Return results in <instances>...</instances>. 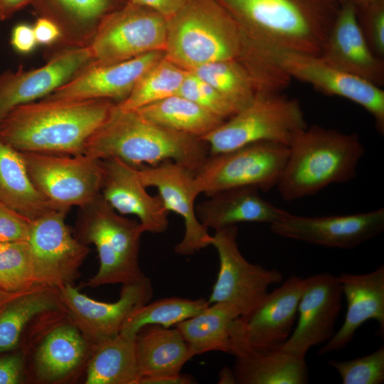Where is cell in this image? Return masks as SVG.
Listing matches in <instances>:
<instances>
[{
  "mask_svg": "<svg viewBox=\"0 0 384 384\" xmlns=\"http://www.w3.org/2000/svg\"><path fill=\"white\" fill-rule=\"evenodd\" d=\"M186 73L164 57L139 79L128 97L117 104L122 109L136 110L176 95Z\"/></svg>",
  "mask_w": 384,
  "mask_h": 384,
  "instance_id": "obj_36",
  "label": "cell"
},
{
  "mask_svg": "<svg viewBox=\"0 0 384 384\" xmlns=\"http://www.w3.org/2000/svg\"><path fill=\"white\" fill-rule=\"evenodd\" d=\"M164 57L187 71L225 60H240L259 75L275 68L270 54L246 37L217 0H187L167 20Z\"/></svg>",
  "mask_w": 384,
  "mask_h": 384,
  "instance_id": "obj_1",
  "label": "cell"
},
{
  "mask_svg": "<svg viewBox=\"0 0 384 384\" xmlns=\"http://www.w3.org/2000/svg\"><path fill=\"white\" fill-rule=\"evenodd\" d=\"M11 44L20 53H31L37 45L33 26L28 23L15 26L11 32Z\"/></svg>",
  "mask_w": 384,
  "mask_h": 384,
  "instance_id": "obj_42",
  "label": "cell"
},
{
  "mask_svg": "<svg viewBox=\"0 0 384 384\" xmlns=\"http://www.w3.org/2000/svg\"><path fill=\"white\" fill-rule=\"evenodd\" d=\"M177 95L195 102L225 121L237 113L216 90L191 71H187Z\"/></svg>",
  "mask_w": 384,
  "mask_h": 384,
  "instance_id": "obj_39",
  "label": "cell"
},
{
  "mask_svg": "<svg viewBox=\"0 0 384 384\" xmlns=\"http://www.w3.org/2000/svg\"><path fill=\"white\" fill-rule=\"evenodd\" d=\"M83 154L101 160L117 158L136 168L170 160L193 174L209 155L203 140L151 122L117 104L87 139Z\"/></svg>",
  "mask_w": 384,
  "mask_h": 384,
  "instance_id": "obj_4",
  "label": "cell"
},
{
  "mask_svg": "<svg viewBox=\"0 0 384 384\" xmlns=\"http://www.w3.org/2000/svg\"><path fill=\"white\" fill-rule=\"evenodd\" d=\"M92 63L89 47L61 50L34 70L22 67L0 75V122L15 107L43 98L64 85Z\"/></svg>",
  "mask_w": 384,
  "mask_h": 384,
  "instance_id": "obj_18",
  "label": "cell"
},
{
  "mask_svg": "<svg viewBox=\"0 0 384 384\" xmlns=\"http://www.w3.org/2000/svg\"><path fill=\"white\" fill-rule=\"evenodd\" d=\"M144 232L139 221L117 213L101 193L80 208L74 235L86 245H95L100 261L97 273L85 285L124 284L147 278L139 264Z\"/></svg>",
  "mask_w": 384,
  "mask_h": 384,
  "instance_id": "obj_6",
  "label": "cell"
},
{
  "mask_svg": "<svg viewBox=\"0 0 384 384\" xmlns=\"http://www.w3.org/2000/svg\"><path fill=\"white\" fill-rule=\"evenodd\" d=\"M167 19L129 0L101 22L88 46L91 66L112 65L153 51H164Z\"/></svg>",
  "mask_w": 384,
  "mask_h": 384,
  "instance_id": "obj_8",
  "label": "cell"
},
{
  "mask_svg": "<svg viewBox=\"0 0 384 384\" xmlns=\"http://www.w3.org/2000/svg\"><path fill=\"white\" fill-rule=\"evenodd\" d=\"M133 3L150 8L167 20L174 16L187 0H129Z\"/></svg>",
  "mask_w": 384,
  "mask_h": 384,
  "instance_id": "obj_45",
  "label": "cell"
},
{
  "mask_svg": "<svg viewBox=\"0 0 384 384\" xmlns=\"http://www.w3.org/2000/svg\"><path fill=\"white\" fill-rule=\"evenodd\" d=\"M22 360L19 356L0 358V384H16L19 382Z\"/></svg>",
  "mask_w": 384,
  "mask_h": 384,
  "instance_id": "obj_44",
  "label": "cell"
},
{
  "mask_svg": "<svg viewBox=\"0 0 384 384\" xmlns=\"http://www.w3.org/2000/svg\"><path fill=\"white\" fill-rule=\"evenodd\" d=\"M307 127L299 100L281 92L259 93L249 105L201 139L212 156L259 142L289 146Z\"/></svg>",
  "mask_w": 384,
  "mask_h": 384,
  "instance_id": "obj_7",
  "label": "cell"
},
{
  "mask_svg": "<svg viewBox=\"0 0 384 384\" xmlns=\"http://www.w3.org/2000/svg\"><path fill=\"white\" fill-rule=\"evenodd\" d=\"M210 304L203 298L191 299L178 297H165L149 302L132 311L126 319L119 334L135 338L146 326L171 327L189 319Z\"/></svg>",
  "mask_w": 384,
  "mask_h": 384,
  "instance_id": "obj_35",
  "label": "cell"
},
{
  "mask_svg": "<svg viewBox=\"0 0 384 384\" xmlns=\"http://www.w3.org/2000/svg\"><path fill=\"white\" fill-rule=\"evenodd\" d=\"M288 156V146L272 142L247 144L224 153L208 155L194 174L201 193L254 186L268 191L277 186Z\"/></svg>",
  "mask_w": 384,
  "mask_h": 384,
  "instance_id": "obj_9",
  "label": "cell"
},
{
  "mask_svg": "<svg viewBox=\"0 0 384 384\" xmlns=\"http://www.w3.org/2000/svg\"><path fill=\"white\" fill-rule=\"evenodd\" d=\"M272 55L291 79L307 83L323 94L343 97L361 106L373 116L378 132L384 134V91L380 87L336 68L319 55L294 52Z\"/></svg>",
  "mask_w": 384,
  "mask_h": 384,
  "instance_id": "obj_13",
  "label": "cell"
},
{
  "mask_svg": "<svg viewBox=\"0 0 384 384\" xmlns=\"http://www.w3.org/2000/svg\"><path fill=\"white\" fill-rule=\"evenodd\" d=\"M135 347L139 380L179 375L194 356L176 327L146 326L136 335Z\"/></svg>",
  "mask_w": 384,
  "mask_h": 384,
  "instance_id": "obj_27",
  "label": "cell"
},
{
  "mask_svg": "<svg viewBox=\"0 0 384 384\" xmlns=\"http://www.w3.org/2000/svg\"><path fill=\"white\" fill-rule=\"evenodd\" d=\"M280 237L328 247L351 249L384 230V208L341 215L300 216L288 213L271 224Z\"/></svg>",
  "mask_w": 384,
  "mask_h": 384,
  "instance_id": "obj_16",
  "label": "cell"
},
{
  "mask_svg": "<svg viewBox=\"0 0 384 384\" xmlns=\"http://www.w3.org/2000/svg\"><path fill=\"white\" fill-rule=\"evenodd\" d=\"M164 57V51H153L112 65H90L70 81L42 99H107L118 100L121 102L128 97L139 79Z\"/></svg>",
  "mask_w": 384,
  "mask_h": 384,
  "instance_id": "obj_21",
  "label": "cell"
},
{
  "mask_svg": "<svg viewBox=\"0 0 384 384\" xmlns=\"http://www.w3.org/2000/svg\"><path fill=\"white\" fill-rule=\"evenodd\" d=\"M319 55L336 68L378 87L384 83L383 60L370 48L351 1L341 3Z\"/></svg>",
  "mask_w": 384,
  "mask_h": 384,
  "instance_id": "obj_20",
  "label": "cell"
},
{
  "mask_svg": "<svg viewBox=\"0 0 384 384\" xmlns=\"http://www.w3.org/2000/svg\"><path fill=\"white\" fill-rule=\"evenodd\" d=\"M128 0H33L31 4L38 17L52 21L61 38L46 55L50 58L66 49L90 46L102 20Z\"/></svg>",
  "mask_w": 384,
  "mask_h": 384,
  "instance_id": "obj_24",
  "label": "cell"
},
{
  "mask_svg": "<svg viewBox=\"0 0 384 384\" xmlns=\"http://www.w3.org/2000/svg\"><path fill=\"white\" fill-rule=\"evenodd\" d=\"M37 44L52 47L61 38V33L57 25L52 21L38 17L33 26Z\"/></svg>",
  "mask_w": 384,
  "mask_h": 384,
  "instance_id": "obj_43",
  "label": "cell"
},
{
  "mask_svg": "<svg viewBox=\"0 0 384 384\" xmlns=\"http://www.w3.org/2000/svg\"><path fill=\"white\" fill-rule=\"evenodd\" d=\"M254 44L270 52L320 55L336 16L329 0H217Z\"/></svg>",
  "mask_w": 384,
  "mask_h": 384,
  "instance_id": "obj_3",
  "label": "cell"
},
{
  "mask_svg": "<svg viewBox=\"0 0 384 384\" xmlns=\"http://www.w3.org/2000/svg\"><path fill=\"white\" fill-rule=\"evenodd\" d=\"M55 288L34 284L0 314V353L13 349L26 325L36 316L63 306Z\"/></svg>",
  "mask_w": 384,
  "mask_h": 384,
  "instance_id": "obj_34",
  "label": "cell"
},
{
  "mask_svg": "<svg viewBox=\"0 0 384 384\" xmlns=\"http://www.w3.org/2000/svg\"><path fill=\"white\" fill-rule=\"evenodd\" d=\"M254 186L225 189L208 196L196 206L200 222L218 230L240 223L273 224L288 212L264 200Z\"/></svg>",
  "mask_w": 384,
  "mask_h": 384,
  "instance_id": "obj_26",
  "label": "cell"
},
{
  "mask_svg": "<svg viewBox=\"0 0 384 384\" xmlns=\"http://www.w3.org/2000/svg\"><path fill=\"white\" fill-rule=\"evenodd\" d=\"M32 221L0 203V242L27 240Z\"/></svg>",
  "mask_w": 384,
  "mask_h": 384,
  "instance_id": "obj_41",
  "label": "cell"
},
{
  "mask_svg": "<svg viewBox=\"0 0 384 384\" xmlns=\"http://www.w3.org/2000/svg\"><path fill=\"white\" fill-rule=\"evenodd\" d=\"M114 302L92 299L71 284L57 289L59 299L74 325L93 346L119 334L130 314L150 302L153 287L149 279L122 284Z\"/></svg>",
  "mask_w": 384,
  "mask_h": 384,
  "instance_id": "obj_14",
  "label": "cell"
},
{
  "mask_svg": "<svg viewBox=\"0 0 384 384\" xmlns=\"http://www.w3.org/2000/svg\"><path fill=\"white\" fill-rule=\"evenodd\" d=\"M195 381L192 376L180 373L173 376L140 378L137 384H192L196 383Z\"/></svg>",
  "mask_w": 384,
  "mask_h": 384,
  "instance_id": "obj_46",
  "label": "cell"
},
{
  "mask_svg": "<svg viewBox=\"0 0 384 384\" xmlns=\"http://www.w3.org/2000/svg\"><path fill=\"white\" fill-rule=\"evenodd\" d=\"M33 0H0V21L11 18L15 13L28 5Z\"/></svg>",
  "mask_w": 384,
  "mask_h": 384,
  "instance_id": "obj_47",
  "label": "cell"
},
{
  "mask_svg": "<svg viewBox=\"0 0 384 384\" xmlns=\"http://www.w3.org/2000/svg\"><path fill=\"white\" fill-rule=\"evenodd\" d=\"M102 164L103 198L119 214L136 215L145 232H165L169 212L159 196L148 193L138 169L117 158L103 159Z\"/></svg>",
  "mask_w": 384,
  "mask_h": 384,
  "instance_id": "obj_22",
  "label": "cell"
},
{
  "mask_svg": "<svg viewBox=\"0 0 384 384\" xmlns=\"http://www.w3.org/2000/svg\"><path fill=\"white\" fill-rule=\"evenodd\" d=\"M364 154L356 134L307 127L289 145L277 187L287 201L314 195L331 184L353 179Z\"/></svg>",
  "mask_w": 384,
  "mask_h": 384,
  "instance_id": "obj_5",
  "label": "cell"
},
{
  "mask_svg": "<svg viewBox=\"0 0 384 384\" xmlns=\"http://www.w3.org/2000/svg\"><path fill=\"white\" fill-rule=\"evenodd\" d=\"M86 344V339L75 325L56 327L46 337L36 353L38 375L46 380L66 376L82 361Z\"/></svg>",
  "mask_w": 384,
  "mask_h": 384,
  "instance_id": "obj_33",
  "label": "cell"
},
{
  "mask_svg": "<svg viewBox=\"0 0 384 384\" xmlns=\"http://www.w3.org/2000/svg\"><path fill=\"white\" fill-rule=\"evenodd\" d=\"M139 378L135 338L119 334L94 346L85 383L137 384Z\"/></svg>",
  "mask_w": 384,
  "mask_h": 384,
  "instance_id": "obj_30",
  "label": "cell"
},
{
  "mask_svg": "<svg viewBox=\"0 0 384 384\" xmlns=\"http://www.w3.org/2000/svg\"><path fill=\"white\" fill-rule=\"evenodd\" d=\"M238 230L233 225L215 230L211 245L217 250L219 270L208 303H227L245 317L253 311L268 293L269 287L282 280L275 269L247 261L240 251Z\"/></svg>",
  "mask_w": 384,
  "mask_h": 384,
  "instance_id": "obj_11",
  "label": "cell"
},
{
  "mask_svg": "<svg viewBox=\"0 0 384 384\" xmlns=\"http://www.w3.org/2000/svg\"><path fill=\"white\" fill-rule=\"evenodd\" d=\"M303 286V278L289 277L280 287L268 292L249 315L235 319L233 329L252 346H280L292 333Z\"/></svg>",
  "mask_w": 384,
  "mask_h": 384,
  "instance_id": "obj_19",
  "label": "cell"
},
{
  "mask_svg": "<svg viewBox=\"0 0 384 384\" xmlns=\"http://www.w3.org/2000/svg\"><path fill=\"white\" fill-rule=\"evenodd\" d=\"M327 363L338 373L343 384L384 383V346L373 353L349 361L331 360Z\"/></svg>",
  "mask_w": 384,
  "mask_h": 384,
  "instance_id": "obj_38",
  "label": "cell"
},
{
  "mask_svg": "<svg viewBox=\"0 0 384 384\" xmlns=\"http://www.w3.org/2000/svg\"><path fill=\"white\" fill-rule=\"evenodd\" d=\"M33 285V267L28 241L0 242V288L16 292Z\"/></svg>",
  "mask_w": 384,
  "mask_h": 384,
  "instance_id": "obj_37",
  "label": "cell"
},
{
  "mask_svg": "<svg viewBox=\"0 0 384 384\" xmlns=\"http://www.w3.org/2000/svg\"><path fill=\"white\" fill-rule=\"evenodd\" d=\"M137 169L144 186L156 188L168 212L176 213L183 220L184 235L175 245L174 252L188 256L210 245L212 235L196 213L195 201L201 193L194 174L170 160Z\"/></svg>",
  "mask_w": 384,
  "mask_h": 384,
  "instance_id": "obj_15",
  "label": "cell"
},
{
  "mask_svg": "<svg viewBox=\"0 0 384 384\" xmlns=\"http://www.w3.org/2000/svg\"><path fill=\"white\" fill-rule=\"evenodd\" d=\"M21 154L33 184L58 206L81 208L101 193L104 175L101 159L84 154Z\"/></svg>",
  "mask_w": 384,
  "mask_h": 384,
  "instance_id": "obj_10",
  "label": "cell"
},
{
  "mask_svg": "<svg viewBox=\"0 0 384 384\" xmlns=\"http://www.w3.org/2000/svg\"><path fill=\"white\" fill-rule=\"evenodd\" d=\"M0 203L31 221L53 210L67 208L52 203L36 187L21 152L1 140Z\"/></svg>",
  "mask_w": 384,
  "mask_h": 384,
  "instance_id": "obj_28",
  "label": "cell"
},
{
  "mask_svg": "<svg viewBox=\"0 0 384 384\" xmlns=\"http://www.w3.org/2000/svg\"><path fill=\"white\" fill-rule=\"evenodd\" d=\"M357 18L370 48L378 57L384 55V0H373L356 6Z\"/></svg>",
  "mask_w": 384,
  "mask_h": 384,
  "instance_id": "obj_40",
  "label": "cell"
},
{
  "mask_svg": "<svg viewBox=\"0 0 384 384\" xmlns=\"http://www.w3.org/2000/svg\"><path fill=\"white\" fill-rule=\"evenodd\" d=\"M68 208L50 211L32 221L27 240L32 257L34 284L58 289L71 284L90 249L65 222Z\"/></svg>",
  "mask_w": 384,
  "mask_h": 384,
  "instance_id": "obj_12",
  "label": "cell"
},
{
  "mask_svg": "<svg viewBox=\"0 0 384 384\" xmlns=\"http://www.w3.org/2000/svg\"><path fill=\"white\" fill-rule=\"evenodd\" d=\"M347 304L341 327L320 348L319 355L340 351L353 339L358 328L375 321L384 335V266L365 274L341 273L336 277Z\"/></svg>",
  "mask_w": 384,
  "mask_h": 384,
  "instance_id": "obj_23",
  "label": "cell"
},
{
  "mask_svg": "<svg viewBox=\"0 0 384 384\" xmlns=\"http://www.w3.org/2000/svg\"><path fill=\"white\" fill-rule=\"evenodd\" d=\"M114 104L107 99L22 104L0 122V140L21 152L82 154Z\"/></svg>",
  "mask_w": 384,
  "mask_h": 384,
  "instance_id": "obj_2",
  "label": "cell"
},
{
  "mask_svg": "<svg viewBox=\"0 0 384 384\" xmlns=\"http://www.w3.org/2000/svg\"><path fill=\"white\" fill-rule=\"evenodd\" d=\"M136 111L151 122L199 139L225 122L200 105L177 94Z\"/></svg>",
  "mask_w": 384,
  "mask_h": 384,
  "instance_id": "obj_32",
  "label": "cell"
},
{
  "mask_svg": "<svg viewBox=\"0 0 384 384\" xmlns=\"http://www.w3.org/2000/svg\"><path fill=\"white\" fill-rule=\"evenodd\" d=\"M233 324V323H232ZM231 353L235 358L233 372L238 384H305L309 369L304 359L279 347H254L230 326Z\"/></svg>",
  "mask_w": 384,
  "mask_h": 384,
  "instance_id": "obj_25",
  "label": "cell"
},
{
  "mask_svg": "<svg viewBox=\"0 0 384 384\" xmlns=\"http://www.w3.org/2000/svg\"><path fill=\"white\" fill-rule=\"evenodd\" d=\"M218 383H235L233 370L227 367L223 368L219 375Z\"/></svg>",
  "mask_w": 384,
  "mask_h": 384,
  "instance_id": "obj_48",
  "label": "cell"
},
{
  "mask_svg": "<svg viewBox=\"0 0 384 384\" xmlns=\"http://www.w3.org/2000/svg\"><path fill=\"white\" fill-rule=\"evenodd\" d=\"M342 297L336 277L330 273H318L304 279L297 326L280 348L304 359L311 347L327 342L334 334Z\"/></svg>",
  "mask_w": 384,
  "mask_h": 384,
  "instance_id": "obj_17",
  "label": "cell"
},
{
  "mask_svg": "<svg viewBox=\"0 0 384 384\" xmlns=\"http://www.w3.org/2000/svg\"><path fill=\"white\" fill-rule=\"evenodd\" d=\"M238 317L240 314L233 306L217 302L175 327L194 356L210 351L230 353V326Z\"/></svg>",
  "mask_w": 384,
  "mask_h": 384,
  "instance_id": "obj_29",
  "label": "cell"
},
{
  "mask_svg": "<svg viewBox=\"0 0 384 384\" xmlns=\"http://www.w3.org/2000/svg\"><path fill=\"white\" fill-rule=\"evenodd\" d=\"M329 1H331L333 2H335V3H342V2H344V1H353L356 6H363V5H365L368 3H369L370 1H373V0H329Z\"/></svg>",
  "mask_w": 384,
  "mask_h": 384,
  "instance_id": "obj_49",
  "label": "cell"
},
{
  "mask_svg": "<svg viewBox=\"0 0 384 384\" xmlns=\"http://www.w3.org/2000/svg\"><path fill=\"white\" fill-rule=\"evenodd\" d=\"M216 90L236 112L249 105L259 93H270L259 78L243 63L225 60L190 70Z\"/></svg>",
  "mask_w": 384,
  "mask_h": 384,
  "instance_id": "obj_31",
  "label": "cell"
}]
</instances>
